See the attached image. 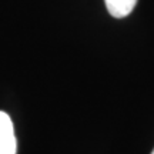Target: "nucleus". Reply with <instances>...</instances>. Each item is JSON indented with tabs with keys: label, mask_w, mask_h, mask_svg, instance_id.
I'll use <instances>...</instances> for the list:
<instances>
[{
	"label": "nucleus",
	"mask_w": 154,
	"mask_h": 154,
	"mask_svg": "<svg viewBox=\"0 0 154 154\" xmlns=\"http://www.w3.org/2000/svg\"><path fill=\"white\" fill-rule=\"evenodd\" d=\"M17 141L10 116L0 111V154H16Z\"/></svg>",
	"instance_id": "nucleus-1"
},
{
	"label": "nucleus",
	"mask_w": 154,
	"mask_h": 154,
	"mask_svg": "<svg viewBox=\"0 0 154 154\" xmlns=\"http://www.w3.org/2000/svg\"><path fill=\"white\" fill-rule=\"evenodd\" d=\"M104 3L111 16L116 19H123L134 10L137 0H104Z\"/></svg>",
	"instance_id": "nucleus-2"
},
{
	"label": "nucleus",
	"mask_w": 154,
	"mask_h": 154,
	"mask_svg": "<svg viewBox=\"0 0 154 154\" xmlns=\"http://www.w3.org/2000/svg\"><path fill=\"white\" fill-rule=\"evenodd\" d=\"M151 154H154V150H153V153H151Z\"/></svg>",
	"instance_id": "nucleus-3"
}]
</instances>
